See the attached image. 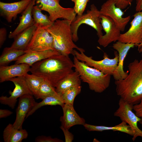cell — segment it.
<instances>
[{
	"mask_svg": "<svg viewBox=\"0 0 142 142\" xmlns=\"http://www.w3.org/2000/svg\"><path fill=\"white\" fill-rule=\"evenodd\" d=\"M73 62L69 56L60 54L35 63L30 72L55 88L60 80L73 71Z\"/></svg>",
	"mask_w": 142,
	"mask_h": 142,
	"instance_id": "1",
	"label": "cell"
},
{
	"mask_svg": "<svg viewBox=\"0 0 142 142\" xmlns=\"http://www.w3.org/2000/svg\"><path fill=\"white\" fill-rule=\"evenodd\" d=\"M128 68L127 77L115 81L116 91L120 99L134 105L142 100V59H135Z\"/></svg>",
	"mask_w": 142,
	"mask_h": 142,
	"instance_id": "2",
	"label": "cell"
},
{
	"mask_svg": "<svg viewBox=\"0 0 142 142\" xmlns=\"http://www.w3.org/2000/svg\"><path fill=\"white\" fill-rule=\"evenodd\" d=\"M72 22L68 19H58L52 25L46 28L53 37L55 50L66 55H73L75 49L79 52L84 50L74 42L71 28Z\"/></svg>",
	"mask_w": 142,
	"mask_h": 142,
	"instance_id": "3",
	"label": "cell"
},
{
	"mask_svg": "<svg viewBox=\"0 0 142 142\" xmlns=\"http://www.w3.org/2000/svg\"><path fill=\"white\" fill-rule=\"evenodd\" d=\"M74 68L79 73L81 80L87 83L89 89L100 93L109 86L111 75L105 74L93 67L88 66L84 62L78 60L74 56Z\"/></svg>",
	"mask_w": 142,
	"mask_h": 142,
	"instance_id": "4",
	"label": "cell"
},
{
	"mask_svg": "<svg viewBox=\"0 0 142 142\" xmlns=\"http://www.w3.org/2000/svg\"><path fill=\"white\" fill-rule=\"evenodd\" d=\"M101 15L100 10L94 4H92L90 6V9L87 10L86 13L76 16L71 24L73 41L76 42L78 40V29L83 24L88 25L94 29L97 32L98 38L103 35V28L101 23Z\"/></svg>",
	"mask_w": 142,
	"mask_h": 142,
	"instance_id": "5",
	"label": "cell"
},
{
	"mask_svg": "<svg viewBox=\"0 0 142 142\" xmlns=\"http://www.w3.org/2000/svg\"><path fill=\"white\" fill-rule=\"evenodd\" d=\"M85 50L78 52L74 50L73 55L79 60L84 62L88 65L95 68L105 74L112 75L116 69L118 62V54L116 51H114V57L111 59L108 54L104 52L103 59L97 60L93 59L92 56L85 54Z\"/></svg>",
	"mask_w": 142,
	"mask_h": 142,
	"instance_id": "6",
	"label": "cell"
},
{
	"mask_svg": "<svg viewBox=\"0 0 142 142\" xmlns=\"http://www.w3.org/2000/svg\"><path fill=\"white\" fill-rule=\"evenodd\" d=\"M36 3L42 10L47 12L50 20L54 22L61 18L74 20L77 14L73 8H65L60 4V0H35Z\"/></svg>",
	"mask_w": 142,
	"mask_h": 142,
	"instance_id": "7",
	"label": "cell"
},
{
	"mask_svg": "<svg viewBox=\"0 0 142 142\" xmlns=\"http://www.w3.org/2000/svg\"><path fill=\"white\" fill-rule=\"evenodd\" d=\"M119 107L114 113V116L120 118L129 125L134 132L132 140L134 141L138 136L142 138V131L138 127V123L141 119L137 116L133 111V105L120 98Z\"/></svg>",
	"mask_w": 142,
	"mask_h": 142,
	"instance_id": "8",
	"label": "cell"
},
{
	"mask_svg": "<svg viewBox=\"0 0 142 142\" xmlns=\"http://www.w3.org/2000/svg\"><path fill=\"white\" fill-rule=\"evenodd\" d=\"M51 49L55 50L52 36L45 28L37 27L25 50L42 51Z\"/></svg>",
	"mask_w": 142,
	"mask_h": 142,
	"instance_id": "9",
	"label": "cell"
},
{
	"mask_svg": "<svg viewBox=\"0 0 142 142\" xmlns=\"http://www.w3.org/2000/svg\"><path fill=\"white\" fill-rule=\"evenodd\" d=\"M9 81L14 83L15 88L13 91H9L10 96L9 97L3 96L1 97L0 102L2 104L7 105L13 109L18 98L26 94L33 95L27 85L24 77H15L10 79Z\"/></svg>",
	"mask_w": 142,
	"mask_h": 142,
	"instance_id": "10",
	"label": "cell"
},
{
	"mask_svg": "<svg viewBox=\"0 0 142 142\" xmlns=\"http://www.w3.org/2000/svg\"><path fill=\"white\" fill-rule=\"evenodd\" d=\"M133 16L129 28L127 32L120 34L118 41L137 46L142 39V11L136 12Z\"/></svg>",
	"mask_w": 142,
	"mask_h": 142,
	"instance_id": "11",
	"label": "cell"
},
{
	"mask_svg": "<svg viewBox=\"0 0 142 142\" xmlns=\"http://www.w3.org/2000/svg\"><path fill=\"white\" fill-rule=\"evenodd\" d=\"M101 23L105 34L98 40L99 44L104 47L112 42L118 41L121 31L114 21L110 17L101 14Z\"/></svg>",
	"mask_w": 142,
	"mask_h": 142,
	"instance_id": "12",
	"label": "cell"
},
{
	"mask_svg": "<svg viewBox=\"0 0 142 142\" xmlns=\"http://www.w3.org/2000/svg\"><path fill=\"white\" fill-rule=\"evenodd\" d=\"M101 14L111 18L115 23L121 31H124L131 19L130 16L124 17V12L117 7L112 0H108L102 5L100 10Z\"/></svg>",
	"mask_w": 142,
	"mask_h": 142,
	"instance_id": "13",
	"label": "cell"
},
{
	"mask_svg": "<svg viewBox=\"0 0 142 142\" xmlns=\"http://www.w3.org/2000/svg\"><path fill=\"white\" fill-rule=\"evenodd\" d=\"M33 96L31 94H26L19 98L16 110V118L13 124L14 128L18 129H22V125L25 119L36 103Z\"/></svg>",
	"mask_w": 142,
	"mask_h": 142,
	"instance_id": "14",
	"label": "cell"
},
{
	"mask_svg": "<svg viewBox=\"0 0 142 142\" xmlns=\"http://www.w3.org/2000/svg\"><path fill=\"white\" fill-rule=\"evenodd\" d=\"M136 45L134 44L124 43L119 41L113 44V48L116 51L118 54V62L117 67L112 76L115 80L125 79L127 76L128 71L125 72L123 69L124 60L130 49Z\"/></svg>",
	"mask_w": 142,
	"mask_h": 142,
	"instance_id": "15",
	"label": "cell"
},
{
	"mask_svg": "<svg viewBox=\"0 0 142 142\" xmlns=\"http://www.w3.org/2000/svg\"><path fill=\"white\" fill-rule=\"evenodd\" d=\"M31 0H21L13 3L0 2V14L9 23L15 20L17 15L27 8Z\"/></svg>",
	"mask_w": 142,
	"mask_h": 142,
	"instance_id": "16",
	"label": "cell"
},
{
	"mask_svg": "<svg viewBox=\"0 0 142 142\" xmlns=\"http://www.w3.org/2000/svg\"><path fill=\"white\" fill-rule=\"evenodd\" d=\"M31 67L26 63L0 66V82L2 83L17 77H24L30 71Z\"/></svg>",
	"mask_w": 142,
	"mask_h": 142,
	"instance_id": "17",
	"label": "cell"
},
{
	"mask_svg": "<svg viewBox=\"0 0 142 142\" xmlns=\"http://www.w3.org/2000/svg\"><path fill=\"white\" fill-rule=\"evenodd\" d=\"M25 51V53L16 61L15 64L26 63L31 67L38 62L60 54L57 51L52 49L42 51Z\"/></svg>",
	"mask_w": 142,
	"mask_h": 142,
	"instance_id": "18",
	"label": "cell"
},
{
	"mask_svg": "<svg viewBox=\"0 0 142 142\" xmlns=\"http://www.w3.org/2000/svg\"><path fill=\"white\" fill-rule=\"evenodd\" d=\"M63 115L60 118L61 126L65 128L69 129L71 127L76 125H83L85 120L78 114L75 110L73 105L65 104L62 107Z\"/></svg>",
	"mask_w": 142,
	"mask_h": 142,
	"instance_id": "19",
	"label": "cell"
},
{
	"mask_svg": "<svg viewBox=\"0 0 142 142\" xmlns=\"http://www.w3.org/2000/svg\"><path fill=\"white\" fill-rule=\"evenodd\" d=\"M36 3L35 0H31L27 8L22 13L18 25L8 35L9 38H14L27 28L34 24L32 10Z\"/></svg>",
	"mask_w": 142,
	"mask_h": 142,
	"instance_id": "20",
	"label": "cell"
},
{
	"mask_svg": "<svg viewBox=\"0 0 142 142\" xmlns=\"http://www.w3.org/2000/svg\"><path fill=\"white\" fill-rule=\"evenodd\" d=\"M37 28L34 24L20 33L14 38L11 47L18 50H25Z\"/></svg>",
	"mask_w": 142,
	"mask_h": 142,
	"instance_id": "21",
	"label": "cell"
},
{
	"mask_svg": "<svg viewBox=\"0 0 142 142\" xmlns=\"http://www.w3.org/2000/svg\"><path fill=\"white\" fill-rule=\"evenodd\" d=\"M89 131H102L106 130L119 131L133 136L134 132L131 128L125 122L121 121L118 125L113 126L95 125L85 123L83 125Z\"/></svg>",
	"mask_w": 142,
	"mask_h": 142,
	"instance_id": "22",
	"label": "cell"
},
{
	"mask_svg": "<svg viewBox=\"0 0 142 142\" xmlns=\"http://www.w3.org/2000/svg\"><path fill=\"white\" fill-rule=\"evenodd\" d=\"M3 135L5 142H22L27 138L28 134L25 129H16L9 123L4 129Z\"/></svg>",
	"mask_w": 142,
	"mask_h": 142,
	"instance_id": "23",
	"label": "cell"
},
{
	"mask_svg": "<svg viewBox=\"0 0 142 142\" xmlns=\"http://www.w3.org/2000/svg\"><path fill=\"white\" fill-rule=\"evenodd\" d=\"M81 80L78 73L73 71L58 82L55 87L56 91L61 95L71 87L80 84Z\"/></svg>",
	"mask_w": 142,
	"mask_h": 142,
	"instance_id": "24",
	"label": "cell"
},
{
	"mask_svg": "<svg viewBox=\"0 0 142 142\" xmlns=\"http://www.w3.org/2000/svg\"><path fill=\"white\" fill-rule=\"evenodd\" d=\"M40 102H36L31 110L28 113L26 118L32 115L37 110L41 107L46 105H59L62 107L64 105L62 97L57 94L47 97L42 99Z\"/></svg>",
	"mask_w": 142,
	"mask_h": 142,
	"instance_id": "25",
	"label": "cell"
},
{
	"mask_svg": "<svg viewBox=\"0 0 142 142\" xmlns=\"http://www.w3.org/2000/svg\"><path fill=\"white\" fill-rule=\"evenodd\" d=\"M25 53V50H18L11 47L5 48L0 57V66H6L11 62L16 61Z\"/></svg>",
	"mask_w": 142,
	"mask_h": 142,
	"instance_id": "26",
	"label": "cell"
},
{
	"mask_svg": "<svg viewBox=\"0 0 142 142\" xmlns=\"http://www.w3.org/2000/svg\"><path fill=\"white\" fill-rule=\"evenodd\" d=\"M42 10L37 5L34 6L32 10V15L34 24L37 27L47 28L52 25L54 22L51 21L49 16L42 13Z\"/></svg>",
	"mask_w": 142,
	"mask_h": 142,
	"instance_id": "27",
	"label": "cell"
},
{
	"mask_svg": "<svg viewBox=\"0 0 142 142\" xmlns=\"http://www.w3.org/2000/svg\"><path fill=\"white\" fill-rule=\"evenodd\" d=\"M24 78L28 87L34 96L37 93L44 79L32 74H27Z\"/></svg>",
	"mask_w": 142,
	"mask_h": 142,
	"instance_id": "28",
	"label": "cell"
},
{
	"mask_svg": "<svg viewBox=\"0 0 142 142\" xmlns=\"http://www.w3.org/2000/svg\"><path fill=\"white\" fill-rule=\"evenodd\" d=\"M58 94L56 91L55 88L44 80L34 97L37 99H42L47 97L56 95Z\"/></svg>",
	"mask_w": 142,
	"mask_h": 142,
	"instance_id": "29",
	"label": "cell"
},
{
	"mask_svg": "<svg viewBox=\"0 0 142 142\" xmlns=\"http://www.w3.org/2000/svg\"><path fill=\"white\" fill-rule=\"evenodd\" d=\"M81 88L80 84H78L71 87L66 90L61 95L64 103L73 105L74 99L80 93Z\"/></svg>",
	"mask_w": 142,
	"mask_h": 142,
	"instance_id": "30",
	"label": "cell"
},
{
	"mask_svg": "<svg viewBox=\"0 0 142 142\" xmlns=\"http://www.w3.org/2000/svg\"><path fill=\"white\" fill-rule=\"evenodd\" d=\"M36 142H62L63 141L57 138H53L50 136H39L35 139Z\"/></svg>",
	"mask_w": 142,
	"mask_h": 142,
	"instance_id": "31",
	"label": "cell"
},
{
	"mask_svg": "<svg viewBox=\"0 0 142 142\" xmlns=\"http://www.w3.org/2000/svg\"><path fill=\"white\" fill-rule=\"evenodd\" d=\"M115 5L121 9L125 8L130 5L133 0H112Z\"/></svg>",
	"mask_w": 142,
	"mask_h": 142,
	"instance_id": "32",
	"label": "cell"
},
{
	"mask_svg": "<svg viewBox=\"0 0 142 142\" xmlns=\"http://www.w3.org/2000/svg\"><path fill=\"white\" fill-rule=\"evenodd\" d=\"M60 128L63 131L64 135L65 142H72L74 139L73 135L69 130V129H66L61 126Z\"/></svg>",
	"mask_w": 142,
	"mask_h": 142,
	"instance_id": "33",
	"label": "cell"
},
{
	"mask_svg": "<svg viewBox=\"0 0 142 142\" xmlns=\"http://www.w3.org/2000/svg\"><path fill=\"white\" fill-rule=\"evenodd\" d=\"M133 108L136 115L142 119V100L139 103L133 105Z\"/></svg>",
	"mask_w": 142,
	"mask_h": 142,
	"instance_id": "34",
	"label": "cell"
},
{
	"mask_svg": "<svg viewBox=\"0 0 142 142\" xmlns=\"http://www.w3.org/2000/svg\"><path fill=\"white\" fill-rule=\"evenodd\" d=\"M89 0H83L82 3L78 7L76 13L77 16H80L83 14Z\"/></svg>",
	"mask_w": 142,
	"mask_h": 142,
	"instance_id": "35",
	"label": "cell"
},
{
	"mask_svg": "<svg viewBox=\"0 0 142 142\" xmlns=\"http://www.w3.org/2000/svg\"><path fill=\"white\" fill-rule=\"evenodd\" d=\"M7 30L5 28L0 29V48H1L5 42L6 38Z\"/></svg>",
	"mask_w": 142,
	"mask_h": 142,
	"instance_id": "36",
	"label": "cell"
},
{
	"mask_svg": "<svg viewBox=\"0 0 142 142\" xmlns=\"http://www.w3.org/2000/svg\"><path fill=\"white\" fill-rule=\"evenodd\" d=\"M13 112L9 110L5 109H0V118H4L10 116Z\"/></svg>",
	"mask_w": 142,
	"mask_h": 142,
	"instance_id": "37",
	"label": "cell"
},
{
	"mask_svg": "<svg viewBox=\"0 0 142 142\" xmlns=\"http://www.w3.org/2000/svg\"><path fill=\"white\" fill-rule=\"evenodd\" d=\"M135 10L136 12L142 11V0H136Z\"/></svg>",
	"mask_w": 142,
	"mask_h": 142,
	"instance_id": "38",
	"label": "cell"
},
{
	"mask_svg": "<svg viewBox=\"0 0 142 142\" xmlns=\"http://www.w3.org/2000/svg\"><path fill=\"white\" fill-rule=\"evenodd\" d=\"M71 0L74 3V5L73 8H74V9L76 13L78 7L82 3L83 0Z\"/></svg>",
	"mask_w": 142,
	"mask_h": 142,
	"instance_id": "39",
	"label": "cell"
},
{
	"mask_svg": "<svg viewBox=\"0 0 142 142\" xmlns=\"http://www.w3.org/2000/svg\"><path fill=\"white\" fill-rule=\"evenodd\" d=\"M138 50L140 53H142V39L139 44L138 45Z\"/></svg>",
	"mask_w": 142,
	"mask_h": 142,
	"instance_id": "40",
	"label": "cell"
},
{
	"mask_svg": "<svg viewBox=\"0 0 142 142\" xmlns=\"http://www.w3.org/2000/svg\"><path fill=\"white\" fill-rule=\"evenodd\" d=\"M139 123L141 124L142 127V119H141V120L139 121Z\"/></svg>",
	"mask_w": 142,
	"mask_h": 142,
	"instance_id": "41",
	"label": "cell"
},
{
	"mask_svg": "<svg viewBox=\"0 0 142 142\" xmlns=\"http://www.w3.org/2000/svg\"><path fill=\"white\" fill-rule=\"evenodd\" d=\"M141 57H142V53H141Z\"/></svg>",
	"mask_w": 142,
	"mask_h": 142,
	"instance_id": "42",
	"label": "cell"
}]
</instances>
